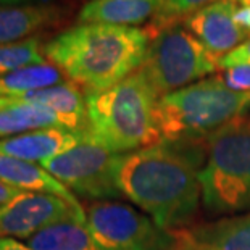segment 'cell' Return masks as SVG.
Returning a JSON list of instances; mask_svg holds the SVG:
<instances>
[{
    "instance_id": "6da1fadb",
    "label": "cell",
    "mask_w": 250,
    "mask_h": 250,
    "mask_svg": "<svg viewBox=\"0 0 250 250\" xmlns=\"http://www.w3.org/2000/svg\"><path fill=\"white\" fill-rule=\"evenodd\" d=\"M204 155V142H160L121 153L115 163V183L121 195L163 229H184L202 204L199 173Z\"/></svg>"
},
{
    "instance_id": "7a4b0ae2",
    "label": "cell",
    "mask_w": 250,
    "mask_h": 250,
    "mask_svg": "<svg viewBox=\"0 0 250 250\" xmlns=\"http://www.w3.org/2000/svg\"><path fill=\"white\" fill-rule=\"evenodd\" d=\"M150 42L146 29L78 23L44 45L45 60L86 90H105L142 65Z\"/></svg>"
},
{
    "instance_id": "3957f363",
    "label": "cell",
    "mask_w": 250,
    "mask_h": 250,
    "mask_svg": "<svg viewBox=\"0 0 250 250\" xmlns=\"http://www.w3.org/2000/svg\"><path fill=\"white\" fill-rule=\"evenodd\" d=\"M87 142L111 153H129L163 142L155 120L158 97L137 70L105 90H86Z\"/></svg>"
},
{
    "instance_id": "277c9868",
    "label": "cell",
    "mask_w": 250,
    "mask_h": 250,
    "mask_svg": "<svg viewBox=\"0 0 250 250\" xmlns=\"http://www.w3.org/2000/svg\"><path fill=\"white\" fill-rule=\"evenodd\" d=\"M249 110L250 95L229 89L221 76H210L158 99L155 120L163 142L200 144Z\"/></svg>"
},
{
    "instance_id": "5b68a950",
    "label": "cell",
    "mask_w": 250,
    "mask_h": 250,
    "mask_svg": "<svg viewBox=\"0 0 250 250\" xmlns=\"http://www.w3.org/2000/svg\"><path fill=\"white\" fill-rule=\"evenodd\" d=\"M199 181L202 205L210 216L250 211V118L241 116L204 141Z\"/></svg>"
},
{
    "instance_id": "8992f818",
    "label": "cell",
    "mask_w": 250,
    "mask_h": 250,
    "mask_svg": "<svg viewBox=\"0 0 250 250\" xmlns=\"http://www.w3.org/2000/svg\"><path fill=\"white\" fill-rule=\"evenodd\" d=\"M146 58L139 70L158 99L186 87L218 70V60L183 23L148 24Z\"/></svg>"
},
{
    "instance_id": "52a82bcc",
    "label": "cell",
    "mask_w": 250,
    "mask_h": 250,
    "mask_svg": "<svg viewBox=\"0 0 250 250\" xmlns=\"http://www.w3.org/2000/svg\"><path fill=\"white\" fill-rule=\"evenodd\" d=\"M86 226L107 250H176V232L163 229L150 216L116 200L92 202Z\"/></svg>"
},
{
    "instance_id": "ba28073f",
    "label": "cell",
    "mask_w": 250,
    "mask_h": 250,
    "mask_svg": "<svg viewBox=\"0 0 250 250\" xmlns=\"http://www.w3.org/2000/svg\"><path fill=\"white\" fill-rule=\"evenodd\" d=\"M116 160L118 153H111L107 148L86 141L41 163V167L76 197L102 202L123 197L115 183Z\"/></svg>"
},
{
    "instance_id": "9c48e42d",
    "label": "cell",
    "mask_w": 250,
    "mask_h": 250,
    "mask_svg": "<svg viewBox=\"0 0 250 250\" xmlns=\"http://www.w3.org/2000/svg\"><path fill=\"white\" fill-rule=\"evenodd\" d=\"M65 221L86 225V213L52 194L23 192L0 208V237L24 239Z\"/></svg>"
},
{
    "instance_id": "30bf717a",
    "label": "cell",
    "mask_w": 250,
    "mask_h": 250,
    "mask_svg": "<svg viewBox=\"0 0 250 250\" xmlns=\"http://www.w3.org/2000/svg\"><path fill=\"white\" fill-rule=\"evenodd\" d=\"M237 5L232 0H218L186 17L181 23L207 50L220 60L249 39V33L237 24Z\"/></svg>"
},
{
    "instance_id": "8fae6325",
    "label": "cell",
    "mask_w": 250,
    "mask_h": 250,
    "mask_svg": "<svg viewBox=\"0 0 250 250\" xmlns=\"http://www.w3.org/2000/svg\"><path fill=\"white\" fill-rule=\"evenodd\" d=\"M86 141L84 132L62 126L42 127L0 139V153L41 165Z\"/></svg>"
},
{
    "instance_id": "7c38bea8",
    "label": "cell",
    "mask_w": 250,
    "mask_h": 250,
    "mask_svg": "<svg viewBox=\"0 0 250 250\" xmlns=\"http://www.w3.org/2000/svg\"><path fill=\"white\" fill-rule=\"evenodd\" d=\"M176 232V250H250V211Z\"/></svg>"
},
{
    "instance_id": "4fadbf2b",
    "label": "cell",
    "mask_w": 250,
    "mask_h": 250,
    "mask_svg": "<svg viewBox=\"0 0 250 250\" xmlns=\"http://www.w3.org/2000/svg\"><path fill=\"white\" fill-rule=\"evenodd\" d=\"M65 18V10L55 3H26L0 7V45L17 44L52 28Z\"/></svg>"
},
{
    "instance_id": "5bb4252c",
    "label": "cell",
    "mask_w": 250,
    "mask_h": 250,
    "mask_svg": "<svg viewBox=\"0 0 250 250\" xmlns=\"http://www.w3.org/2000/svg\"><path fill=\"white\" fill-rule=\"evenodd\" d=\"M0 179L13 188L26 190V192H42L52 194L66 200L81 213H86L84 207L79 204L78 197L60 181H57L52 174L41 167L39 163L20 160V158L8 157L0 153Z\"/></svg>"
},
{
    "instance_id": "9a60e30c",
    "label": "cell",
    "mask_w": 250,
    "mask_h": 250,
    "mask_svg": "<svg viewBox=\"0 0 250 250\" xmlns=\"http://www.w3.org/2000/svg\"><path fill=\"white\" fill-rule=\"evenodd\" d=\"M15 99L49 108L57 115L60 125L66 129L78 132L86 131V99H84V92L79 89V86L71 81H65L45 89H37Z\"/></svg>"
},
{
    "instance_id": "2e32d148",
    "label": "cell",
    "mask_w": 250,
    "mask_h": 250,
    "mask_svg": "<svg viewBox=\"0 0 250 250\" xmlns=\"http://www.w3.org/2000/svg\"><path fill=\"white\" fill-rule=\"evenodd\" d=\"M163 0H87L78 13V23L132 26L153 20Z\"/></svg>"
},
{
    "instance_id": "e0dca14e",
    "label": "cell",
    "mask_w": 250,
    "mask_h": 250,
    "mask_svg": "<svg viewBox=\"0 0 250 250\" xmlns=\"http://www.w3.org/2000/svg\"><path fill=\"white\" fill-rule=\"evenodd\" d=\"M54 126L62 125L57 115L49 108L15 97H0V139Z\"/></svg>"
},
{
    "instance_id": "ac0fdd59",
    "label": "cell",
    "mask_w": 250,
    "mask_h": 250,
    "mask_svg": "<svg viewBox=\"0 0 250 250\" xmlns=\"http://www.w3.org/2000/svg\"><path fill=\"white\" fill-rule=\"evenodd\" d=\"M24 244L33 250H107L95 242L87 226L79 221L58 223L34 234Z\"/></svg>"
},
{
    "instance_id": "d6986e66",
    "label": "cell",
    "mask_w": 250,
    "mask_h": 250,
    "mask_svg": "<svg viewBox=\"0 0 250 250\" xmlns=\"http://www.w3.org/2000/svg\"><path fill=\"white\" fill-rule=\"evenodd\" d=\"M42 63H47V60L44 47H41V39L37 36L17 44L0 45V74Z\"/></svg>"
},
{
    "instance_id": "ffe728a7",
    "label": "cell",
    "mask_w": 250,
    "mask_h": 250,
    "mask_svg": "<svg viewBox=\"0 0 250 250\" xmlns=\"http://www.w3.org/2000/svg\"><path fill=\"white\" fill-rule=\"evenodd\" d=\"M218 2V0H163V5L150 24L181 23L186 17L197 10Z\"/></svg>"
},
{
    "instance_id": "44dd1931",
    "label": "cell",
    "mask_w": 250,
    "mask_h": 250,
    "mask_svg": "<svg viewBox=\"0 0 250 250\" xmlns=\"http://www.w3.org/2000/svg\"><path fill=\"white\" fill-rule=\"evenodd\" d=\"M221 78L229 89L250 95V63H239L225 68Z\"/></svg>"
},
{
    "instance_id": "7402d4cb",
    "label": "cell",
    "mask_w": 250,
    "mask_h": 250,
    "mask_svg": "<svg viewBox=\"0 0 250 250\" xmlns=\"http://www.w3.org/2000/svg\"><path fill=\"white\" fill-rule=\"evenodd\" d=\"M239 63H250V37L237 47L232 52H229L228 55L218 60V68L225 70V68H229L232 65H239Z\"/></svg>"
},
{
    "instance_id": "603a6c76",
    "label": "cell",
    "mask_w": 250,
    "mask_h": 250,
    "mask_svg": "<svg viewBox=\"0 0 250 250\" xmlns=\"http://www.w3.org/2000/svg\"><path fill=\"white\" fill-rule=\"evenodd\" d=\"M23 192H26V190H21V189H17L13 188V186H8L7 183H3L2 179H0V208L8 204L10 200H13L15 197L21 195Z\"/></svg>"
},
{
    "instance_id": "cb8c5ba5",
    "label": "cell",
    "mask_w": 250,
    "mask_h": 250,
    "mask_svg": "<svg viewBox=\"0 0 250 250\" xmlns=\"http://www.w3.org/2000/svg\"><path fill=\"white\" fill-rule=\"evenodd\" d=\"M234 18H236L237 24L241 26L242 29H246L247 33H250V3L236 8V15H234Z\"/></svg>"
},
{
    "instance_id": "d4e9b609",
    "label": "cell",
    "mask_w": 250,
    "mask_h": 250,
    "mask_svg": "<svg viewBox=\"0 0 250 250\" xmlns=\"http://www.w3.org/2000/svg\"><path fill=\"white\" fill-rule=\"evenodd\" d=\"M0 250H33L29 246L17 241V239L0 237Z\"/></svg>"
},
{
    "instance_id": "484cf974",
    "label": "cell",
    "mask_w": 250,
    "mask_h": 250,
    "mask_svg": "<svg viewBox=\"0 0 250 250\" xmlns=\"http://www.w3.org/2000/svg\"><path fill=\"white\" fill-rule=\"evenodd\" d=\"M31 0H0V7H13V5H26Z\"/></svg>"
},
{
    "instance_id": "4316f807",
    "label": "cell",
    "mask_w": 250,
    "mask_h": 250,
    "mask_svg": "<svg viewBox=\"0 0 250 250\" xmlns=\"http://www.w3.org/2000/svg\"><path fill=\"white\" fill-rule=\"evenodd\" d=\"M234 3L239 5V7H244V5H249L250 3V0H232Z\"/></svg>"
}]
</instances>
